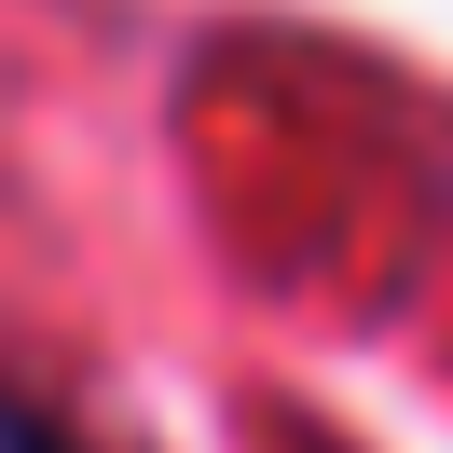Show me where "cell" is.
I'll return each mask as SVG.
<instances>
[{"label":"cell","instance_id":"6da1fadb","mask_svg":"<svg viewBox=\"0 0 453 453\" xmlns=\"http://www.w3.org/2000/svg\"><path fill=\"white\" fill-rule=\"evenodd\" d=\"M0 453H69V440H56L42 412H14V398H0Z\"/></svg>","mask_w":453,"mask_h":453}]
</instances>
